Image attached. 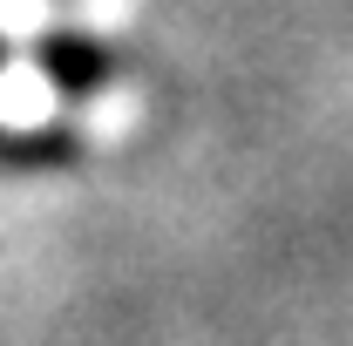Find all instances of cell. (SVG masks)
<instances>
[{"mask_svg":"<svg viewBox=\"0 0 353 346\" xmlns=\"http://www.w3.org/2000/svg\"><path fill=\"white\" fill-rule=\"evenodd\" d=\"M34 68H41V82L54 95L88 102V95H102L116 82V48H102L95 34H75V28H54V34L34 41Z\"/></svg>","mask_w":353,"mask_h":346,"instance_id":"cell-1","label":"cell"},{"mask_svg":"<svg viewBox=\"0 0 353 346\" xmlns=\"http://www.w3.org/2000/svg\"><path fill=\"white\" fill-rule=\"evenodd\" d=\"M82 143L68 130H34V136H0V163L14 170H48V163H75Z\"/></svg>","mask_w":353,"mask_h":346,"instance_id":"cell-2","label":"cell"},{"mask_svg":"<svg viewBox=\"0 0 353 346\" xmlns=\"http://www.w3.org/2000/svg\"><path fill=\"white\" fill-rule=\"evenodd\" d=\"M0 75H7V41H0Z\"/></svg>","mask_w":353,"mask_h":346,"instance_id":"cell-3","label":"cell"}]
</instances>
